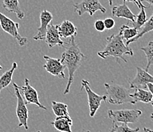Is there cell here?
Segmentation results:
<instances>
[{
	"label": "cell",
	"instance_id": "cell-31",
	"mask_svg": "<svg viewBox=\"0 0 153 132\" xmlns=\"http://www.w3.org/2000/svg\"><path fill=\"white\" fill-rule=\"evenodd\" d=\"M143 132H153V131L149 128H143Z\"/></svg>",
	"mask_w": 153,
	"mask_h": 132
},
{
	"label": "cell",
	"instance_id": "cell-23",
	"mask_svg": "<svg viewBox=\"0 0 153 132\" xmlns=\"http://www.w3.org/2000/svg\"><path fill=\"white\" fill-rule=\"evenodd\" d=\"M52 110L56 116L69 115L68 112V105L63 103L52 101Z\"/></svg>",
	"mask_w": 153,
	"mask_h": 132
},
{
	"label": "cell",
	"instance_id": "cell-22",
	"mask_svg": "<svg viewBox=\"0 0 153 132\" xmlns=\"http://www.w3.org/2000/svg\"><path fill=\"white\" fill-rule=\"evenodd\" d=\"M119 33L121 34L122 38L127 41V40L136 37L138 34L139 30L135 27H129L128 25H123L120 28Z\"/></svg>",
	"mask_w": 153,
	"mask_h": 132
},
{
	"label": "cell",
	"instance_id": "cell-12",
	"mask_svg": "<svg viewBox=\"0 0 153 132\" xmlns=\"http://www.w3.org/2000/svg\"><path fill=\"white\" fill-rule=\"evenodd\" d=\"M58 26H59V24L54 25L53 24L51 23L47 27L44 40H45L46 44H47L49 48H53V47L56 46H63L66 44V43L62 41L60 36H59Z\"/></svg>",
	"mask_w": 153,
	"mask_h": 132
},
{
	"label": "cell",
	"instance_id": "cell-20",
	"mask_svg": "<svg viewBox=\"0 0 153 132\" xmlns=\"http://www.w3.org/2000/svg\"><path fill=\"white\" fill-rule=\"evenodd\" d=\"M152 30H153V14L152 15L151 17L149 18V19L147 20L146 21V23L143 24V29H142L141 31L139 32L138 34H137L136 37L130 39V40H127L126 43V45L128 46L130 45V44H132V43L136 42V41H137L138 40H140L143 36H144L145 34H147V33H149Z\"/></svg>",
	"mask_w": 153,
	"mask_h": 132
},
{
	"label": "cell",
	"instance_id": "cell-35",
	"mask_svg": "<svg viewBox=\"0 0 153 132\" xmlns=\"http://www.w3.org/2000/svg\"><path fill=\"white\" fill-rule=\"evenodd\" d=\"M150 118H151V119H153V112L151 114V115H150Z\"/></svg>",
	"mask_w": 153,
	"mask_h": 132
},
{
	"label": "cell",
	"instance_id": "cell-30",
	"mask_svg": "<svg viewBox=\"0 0 153 132\" xmlns=\"http://www.w3.org/2000/svg\"><path fill=\"white\" fill-rule=\"evenodd\" d=\"M141 2H146L149 4V6L150 5H153V0H140Z\"/></svg>",
	"mask_w": 153,
	"mask_h": 132
},
{
	"label": "cell",
	"instance_id": "cell-32",
	"mask_svg": "<svg viewBox=\"0 0 153 132\" xmlns=\"http://www.w3.org/2000/svg\"><path fill=\"white\" fill-rule=\"evenodd\" d=\"M108 2H109V5H113V0H108Z\"/></svg>",
	"mask_w": 153,
	"mask_h": 132
},
{
	"label": "cell",
	"instance_id": "cell-25",
	"mask_svg": "<svg viewBox=\"0 0 153 132\" xmlns=\"http://www.w3.org/2000/svg\"><path fill=\"white\" fill-rule=\"evenodd\" d=\"M112 127L114 128V132H138L140 130V128H136L134 129L130 128L127 124L124 123H121V125H117V123L113 122Z\"/></svg>",
	"mask_w": 153,
	"mask_h": 132
},
{
	"label": "cell",
	"instance_id": "cell-17",
	"mask_svg": "<svg viewBox=\"0 0 153 132\" xmlns=\"http://www.w3.org/2000/svg\"><path fill=\"white\" fill-rule=\"evenodd\" d=\"M130 97L133 99V105L138 102L144 103H150L152 100V95L149 90L143 88H135L133 94H130Z\"/></svg>",
	"mask_w": 153,
	"mask_h": 132
},
{
	"label": "cell",
	"instance_id": "cell-11",
	"mask_svg": "<svg viewBox=\"0 0 153 132\" xmlns=\"http://www.w3.org/2000/svg\"><path fill=\"white\" fill-rule=\"evenodd\" d=\"M137 73L136 77L130 83V87L131 89L135 88H147V84H153V76L151 75L147 71L136 67Z\"/></svg>",
	"mask_w": 153,
	"mask_h": 132
},
{
	"label": "cell",
	"instance_id": "cell-3",
	"mask_svg": "<svg viewBox=\"0 0 153 132\" xmlns=\"http://www.w3.org/2000/svg\"><path fill=\"white\" fill-rule=\"evenodd\" d=\"M104 87L108 93L107 101L111 104L120 105L123 103H131L133 105V99L130 97V90L117 84L104 83Z\"/></svg>",
	"mask_w": 153,
	"mask_h": 132
},
{
	"label": "cell",
	"instance_id": "cell-18",
	"mask_svg": "<svg viewBox=\"0 0 153 132\" xmlns=\"http://www.w3.org/2000/svg\"><path fill=\"white\" fill-rule=\"evenodd\" d=\"M2 7L9 12L15 13L18 18L23 19L25 12L21 9L19 0H2Z\"/></svg>",
	"mask_w": 153,
	"mask_h": 132
},
{
	"label": "cell",
	"instance_id": "cell-36",
	"mask_svg": "<svg viewBox=\"0 0 153 132\" xmlns=\"http://www.w3.org/2000/svg\"><path fill=\"white\" fill-rule=\"evenodd\" d=\"M1 69H2V67L1 66V65H0V70H1Z\"/></svg>",
	"mask_w": 153,
	"mask_h": 132
},
{
	"label": "cell",
	"instance_id": "cell-7",
	"mask_svg": "<svg viewBox=\"0 0 153 132\" xmlns=\"http://www.w3.org/2000/svg\"><path fill=\"white\" fill-rule=\"evenodd\" d=\"M13 87L15 90V94L16 99H17V106H16V115L19 119V125L18 127H24L25 130H28V109H27L26 104L25 103L22 95L21 94L18 84L16 83H13Z\"/></svg>",
	"mask_w": 153,
	"mask_h": 132
},
{
	"label": "cell",
	"instance_id": "cell-6",
	"mask_svg": "<svg viewBox=\"0 0 153 132\" xmlns=\"http://www.w3.org/2000/svg\"><path fill=\"white\" fill-rule=\"evenodd\" d=\"M85 89L88 96V102L89 106V115L90 117L93 118L95 115L96 112L101 106V103L102 101L107 102V96H100L94 92L91 89L89 85V82L87 80H82V90Z\"/></svg>",
	"mask_w": 153,
	"mask_h": 132
},
{
	"label": "cell",
	"instance_id": "cell-8",
	"mask_svg": "<svg viewBox=\"0 0 153 132\" xmlns=\"http://www.w3.org/2000/svg\"><path fill=\"white\" fill-rule=\"evenodd\" d=\"M73 7L75 8V12H77L79 16H82L85 13H88L90 16H92L98 11L102 13H105L107 11L99 0H82L81 2L75 3Z\"/></svg>",
	"mask_w": 153,
	"mask_h": 132
},
{
	"label": "cell",
	"instance_id": "cell-26",
	"mask_svg": "<svg viewBox=\"0 0 153 132\" xmlns=\"http://www.w3.org/2000/svg\"><path fill=\"white\" fill-rule=\"evenodd\" d=\"M104 24L105 29H107V30H111V29H112L115 26L114 20L111 18H108L104 19Z\"/></svg>",
	"mask_w": 153,
	"mask_h": 132
},
{
	"label": "cell",
	"instance_id": "cell-27",
	"mask_svg": "<svg viewBox=\"0 0 153 132\" xmlns=\"http://www.w3.org/2000/svg\"><path fill=\"white\" fill-rule=\"evenodd\" d=\"M94 28L96 30L99 32H103L105 30V27H104V21L103 20H97L94 22Z\"/></svg>",
	"mask_w": 153,
	"mask_h": 132
},
{
	"label": "cell",
	"instance_id": "cell-29",
	"mask_svg": "<svg viewBox=\"0 0 153 132\" xmlns=\"http://www.w3.org/2000/svg\"><path fill=\"white\" fill-rule=\"evenodd\" d=\"M147 88L149 89V90L151 92L152 95V102L150 103L152 104V105L153 107V84H151V83L147 84Z\"/></svg>",
	"mask_w": 153,
	"mask_h": 132
},
{
	"label": "cell",
	"instance_id": "cell-19",
	"mask_svg": "<svg viewBox=\"0 0 153 132\" xmlns=\"http://www.w3.org/2000/svg\"><path fill=\"white\" fill-rule=\"evenodd\" d=\"M18 65L16 62H14L12 64V66L10 69L6 71L2 74L1 77H0V93L3 89L7 87L9 84L12 83V76H13V73L15 72V69H17Z\"/></svg>",
	"mask_w": 153,
	"mask_h": 132
},
{
	"label": "cell",
	"instance_id": "cell-15",
	"mask_svg": "<svg viewBox=\"0 0 153 132\" xmlns=\"http://www.w3.org/2000/svg\"><path fill=\"white\" fill-rule=\"evenodd\" d=\"M111 13H112L113 16H114V17L126 18L127 20H130L132 23L136 20V15L131 12V10L129 9V7L126 5V2H123L122 5L113 7Z\"/></svg>",
	"mask_w": 153,
	"mask_h": 132
},
{
	"label": "cell",
	"instance_id": "cell-14",
	"mask_svg": "<svg viewBox=\"0 0 153 132\" xmlns=\"http://www.w3.org/2000/svg\"><path fill=\"white\" fill-rule=\"evenodd\" d=\"M51 124L59 131L72 132L71 129L72 125V120L69 115L56 116V118Z\"/></svg>",
	"mask_w": 153,
	"mask_h": 132
},
{
	"label": "cell",
	"instance_id": "cell-9",
	"mask_svg": "<svg viewBox=\"0 0 153 132\" xmlns=\"http://www.w3.org/2000/svg\"><path fill=\"white\" fill-rule=\"evenodd\" d=\"M18 88L20 91L21 94L23 95L24 97H25L24 100H25L26 105H27V104H34V105H37V107H39L40 109L47 110V107L42 105L39 101L38 94H37V90L30 85L28 79H25V85L23 87H19L18 85Z\"/></svg>",
	"mask_w": 153,
	"mask_h": 132
},
{
	"label": "cell",
	"instance_id": "cell-1",
	"mask_svg": "<svg viewBox=\"0 0 153 132\" xmlns=\"http://www.w3.org/2000/svg\"><path fill=\"white\" fill-rule=\"evenodd\" d=\"M75 38H76L75 36L71 37L69 42L66 44V46H65V52L62 54V58L60 59L62 65H65V67L68 69L69 72L68 83L66 84V89L64 90L63 94H69L71 85L74 80L75 73L81 66L83 61L86 58L85 55L82 52L79 45L76 43Z\"/></svg>",
	"mask_w": 153,
	"mask_h": 132
},
{
	"label": "cell",
	"instance_id": "cell-2",
	"mask_svg": "<svg viewBox=\"0 0 153 132\" xmlns=\"http://www.w3.org/2000/svg\"><path fill=\"white\" fill-rule=\"evenodd\" d=\"M107 44L103 51L98 52V55L101 59H107L108 57H114L115 59H120L124 62H127L123 55H133V51L131 48L123 43V39L121 34H112L107 37Z\"/></svg>",
	"mask_w": 153,
	"mask_h": 132
},
{
	"label": "cell",
	"instance_id": "cell-4",
	"mask_svg": "<svg viewBox=\"0 0 153 132\" xmlns=\"http://www.w3.org/2000/svg\"><path fill=\"white\" fill-rule=\"evenodd\" d=\"M142 113L140 109H110L108 111V118L114 123H136Z\"/></svg>",
	"mask_w": 153,
	"mask_h": 132
},
{
	"label": "cell",
	"instance_id": "cell-21",
	"mask_svg": "<svg viewBox=\"0 0 153 132\" xmlns=\"http://www.w3.org/2000/svg\"><path fill=\"white\" fill-rule=\"evenodd\" d=\"M150 6H145L143 3H140V12L138 15H136V20L134 22L132 23L133 24V27L136 28L137 30H140L142 27L143 26L146 21H147V17H146V9H149Z\"/></svg>",
	"mask_w": 153,
	"mask_h": 132
},
{
	"label": "cell",
	"instance_id": "cell-28",
	"mask_svg": "<svg viewBox=\"0 0 153 132\" xmlns=\"http://www.w3.org/2000/svg\"><path fill=\"white\" fill-rule=\"evenodd\" d=\"M123 2H133V4H135L136 5L138 6V8H140V3H141V1L140 0H123Z\"/></svg>",
	"mask_w": 153,
	"mask_h": 132
},
{
	"label": "cell",
	"instance_id": "cell-13",
	"mask_svg": "<svg viewBox=\"0 0 153 132\" xmlns=\"http://www.w3.org/2000/svg\"><path fill=\"white\" fill-rule=\"evenodd\" d=\"M52 20L53 15L51 12L47 10H43L41 12V15H40L41 25L37 29V34L33 37L34 40H44L47 27L51 23Z\"/></svg>",
	"mask_w": 153,
	"mask_h": 132
},
{
	"label": "cell",
	"instance_id": "cell-16",
	"mask_svg": "<svg viewBox=\"0 0 153 132\" xmlns=\"http://www.w3.org/2000/svg\"><path fill=\"white\" fill-rule=\"evenodd\" d=\"M58 30L60 37L62 38H69V37L77 35V27L74 25V24L70 21H63L58 26Z\"/></svg>",
	"mask_w": 153,
	"mask_h": 132
},
{
	"label": "cell",
	"instance_id": "cell-33",
	"mask_svg": "<svg viewBox=\"0 0 153 132\" xmlns=\"http://www.w3.org/2000/svg\"><path fill=\"white\" fill-rule=\"evenodd\" d=\"M37 132H41V131H37ZM81 132H90V131L88 130H82Z\"/></svg>",
	"mask_w": 153,
	"mask_h": 132
},
{
	"label": "cell",
	"instance_id": "cell-10",
	"mask_svg": "<svg viewBox=\"0 0 153 132\" xmlns=\"http://www.w3.org/2000/svg\"><path fill=\"white\" fill-rule=\"evenodd\" d=\"M44 59L46 60L44 68L48 73L59 78L64 79L66 77L64 74V70L66 67L65 65H62L60 59H54L46 55H44Z\"/></svg>",
	"mask_w": 153,
	"mask_h": 132
},
{
	"label": "cell",
	"instance_id": "cell-34",
	"mask_svg": "<svg viewBox=\"0 0 153 132\" xmlns=\"http://www.w3.org/2000/svg\"><path fill=\"white\" fill-rule=\"evenodd\" d=\"M110 132H114V128H111V131Z\"/></svg>",
	"mask_w": 153,
	"mask_h": 132
},
{
	"label": "cell",
	"instance_id": "cell-5",
	"mask_svg": "<svg viewBox=\"0 0 153 132\" xmlns=\"http://www.w3.org/2000/svg\"><path fill=\"white\" fill-rule=\"evenodd\" d=\"M0 25L4 31L15 39L21 46H24L28 43L27 38L22 37L19 34V24L13 21L12 19L3 15L2 12H0Z\"/></svg>",
	"mask_w": 153,
	"mask_h": 132
},
{
	"label": "cell",
	"instance_id": "cell-24",
	"mask_svg": "<svg viewBox=\"0 0 153 132\" xmlns=\"http://www.w3.org/2000/svg\"><path fill=\"white\" fill-rule=\"evenodd\" d=\"M141 50L146 54L147 59V65L145 70L148 72L151 65H153V41H150L146 46L142 47Z\"/></svg>",
	"mask_w": 153,
	"mask_h": 132
}]
</instances>
